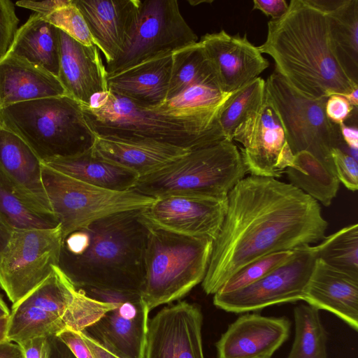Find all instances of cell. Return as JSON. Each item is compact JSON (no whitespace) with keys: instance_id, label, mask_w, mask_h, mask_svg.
<instances>
[{"instance_id":"obj_1","label":"cell","mask_w":358,"mask_h":358,"mask_svg":"<svg viewBox=\"0 0 358 358\" xmlns=\"http://www.w3.org/2000/svg\"><path fill=\"white\" fill-rule=\"evenodd\" d=\"M327 226L319 203L289 182L244 177L227 195L203 291L215 294L238 271L265 255L321 241Z\"/></svg>"},{"instance_id":"obj_2","label":"cell","mask_w":358,"mask_h":358,"mask_svg":"<svg viewBox=\"0 0 358 358\" xmlns=\"http://www.w3.org/2000/svg\"><path fill=\"white\" fill-rule=\"evenodd\" d=\"M142 209L102 217L62 238L58 267L75 287L141 293L149 231Z\"/></svg>"},{"instance_id":"obj_3","label":"cell","mask_w":358,"mask_h":358,"mask_svg":"<svg viewBox=\"0 0 358 358\" xmlns=\"http://www.w3.org/2000/svg\"><path fill=\"white\" fill-rule=\"evenodd\" d=\"M294 89L313 98L343 96L355 88L336 61L329 42L326 13L311 0H291L287 13L268 22L258 46Z\"/></svg>"},{"instance_id":"obj_4","label":"cell","mask_w":358,"mask_h":358,"mask_svg":"<svg viewBox=\"0 0 358 358\" xmlns=\"http://www.w3.org/2000/svg\"><path fill=\"white\" fill-rule=\"evenodd\" d=\"M230 95L215 107L166 111L141 107L108 91L81 106L97 136L155 141L194 150L227 139L220 117Z\"/></svg>"},{"instance_id":"obj_5","label":"cell","mask_w":358,"mask_h":358,"mask_svg":"<svg viewBox=\"0 0 358 358\" xmlns=\"http://www.w3.org/2000/svg\"><path fill=\"white\" fill-rule=\"evenodd\" d=\"M0 124L24 141L42 163L87 151L96 138L81 104L69 95L6 106L0 109Z\"/></svg>"},{"instance_id":"obj_6","label":"cell","mask_w":358,"mask_h":358,"mask_svg":"<svg viewBox=\"0 0 358 358\" xmlns=\"http://www.w3.org/2000/svg\"><path fill=\"white\" fill-rule=\"evenodd\" d=\"M246 172L238 147L229 140L191 150L140 177L133 190L155 199L170 196L224 200Z\"/></svg>"},{"instance_id":"obj_7","label":"cell","mask_w":358,"mask_h":358,"mask_svg":"<svg viewBox=\"0 0 358 358\" xmlns=\"http://www.w3.org/2000/svg\"><path fill=\"white\" fill-rule=\"evenodd\" d=\"M148 224L141 294L150 311L182 298L202 282L213 241L185 236Z\"/></svg>"},{"instance_id":"obj_8","label":"cell","mask_w":358,"mask_h":358,"mask_svg":"<svg viewBox=\"0 0 358 358\" xmlns=\"http://www.w3.org/2000/svg\"><path fill=\"white\" fill-rule=\"evenodd\" d=\"M265 96L281 122L294 155L308 152L335 171L331 150L336 148L345 150L347 145L339 126L326 115L328 98H313L300 93L276 71L265 81Z\"/></svg>"},{"instance_id":"obj_9","label":"cell","mask_w":358,"mask_h":358,"mask_svg":"<svg viewBox=\"0 0 358 358\" xmlns=\"http://www.w3.org/2000/svg\"><path fill=\"white\" fill-rule=\"evenodd\" d=\"M42 179L52 210L59 223L62 238L99 219L145 208L156 200L133 189L115 191L92 185L43 164Z\"/></svg>"},{"instance_id":"obj_10","label":"cell","mask_w":358,"mask_h":358,"mask_svg":"<svg viewBox=\"0 0 358 358\" xmlns=\"http://www.w3.org/2000/svg\"><path fill=\"white\" fill-rule=\"evenodd\" d=\"M197 41L176 0L141 1L136 24L122 50L106 66L108 78Z\"/></svg>"},{"instance_id":"obj_11","label":"cell","mask_w":358,"mask_h":358,"mask_svg":"<svg viewBox=\"0 0 358 358\" xmlns=\"http://www.w3.org/2000/svg\"><path fill=\"white\" fill-rule=\"evenodd\" d=\"M62 234L51 229L13 231L0 261V288L13 306L39 286L58 266Z\"/></svg>"},{"instance_id":"obj_12","label":"cell","mask_w":358,"mask_h":358,"mask_svg":"<svg viewBox=\"0 0 358 358\" xmlns=\"http://www.w3.org/2000/svg\"><path fill=\"white\" fill-rule=\"evenodd\" d=\"M316 259L314 246H300L286 262L252 284L229 293H215L213 303L227 312L240 313L303 300Z\"/></svg>"},{"instance_id":"obj_13","label":"cell","mask_w":358,"mask_h":358,"mask_svg":"<svg viewBox=\"0 0 358 358\" xmlns=\"http://www.w3.org/2000/svg\"><path fill=\"white\" fill-rule=\"evenodd\" d=\"M82 289L92 298L115 303L83 331L120 358H144L150 310L141 293Z\"/></svg>"},{"instance_id":"obj_14","label":"cell","mask_w":358,"mask_h":358,"mask_svg":"<svg viewBox=\"0 0 358 358\" xmlns=\"http://www.w3.org/2000/svg\"><path fill=\"white\" fill-rule=\"evenodd\" d=\"M232 141L242 145L240 152L250 176L276 178L292 166L294 155L265 93L263 103L236 128Z\"/></svg>"},{"instance_id":"obj_15","label":"cell","mask_w":358,"mask_h":358,"mask_svg":"<svg viewBox=\"0 0 358 358\" xmlns=\"http://www.w3.org/2000/svg\"><path fill=\"white\" fill-rule=\"evenodd\" d=\"M200 308L186 301L160 310L148 322L144 358H204Z\"/></svg>"},{"instance_id":"obj_16","label":"cell","mask_w":358,"mask_h":358,"mask_svg":"<svg viewBox=\"0 0 358 358\" xmlns=\"http://www.w3.org/2000/svg\"><path fill=\"white\" fill-rule=\"evenodd\" d=\"M227 199L170 196L142 209L150 225L180 235L215 241L222 224Z\"/></svg>"},{"instance_id":"obj_17","label":"cell","mask_w":358,"mask_h":358,"mask_svg":"<svg viewBox=\"0 0 358 358\" xmlns=\"http://www.w3.org/2000/svg\"><path fill=\"white\" fill-rule=\"evenodd\" d=\"M215 74L218 87L231 93L258 77L269 66L247 35H230L224 30L206 34L199 41Z\"/></svg>"},{"instance_id":"obj_18","label":"cell","mask_w":358,"mask_h":358,"mask_svg":"<svg viewBox=\"0 0 358 358\" xmlns=\"http://www.w3.org/2000/svg\"><path fill=\"white\" fill-rule=\"evenodd\" d=\"M289 330L285 317L243 315L216 343L217 358H271L287 340Z\"/></svg>"},{"instance_id":"obj_19","label":"cell","mask_w":358,"mask_h":358,"mask_svg":"<svg viewBox=\"0 0 358 358\" xmlns=\"http://www.w3.org/2000/svg\"><path fill=\"white\" fill-rule=\"evenodd\" d=\"M58 79L67 95L82 106L108 91V73L96 45L86 46L59 29Z\"/></svg>"},{"instance_id":"obj_20","label":"cell","mask_w":358,"mask_h":358,"mask_svg":"<svg viewBox=\"0 0 358 358\" xmlns=\"http://www.w3.org/2000/svg\"><path fill=\"white\" fill-rule=\"evenodd\" d=\"M106 64L122 50L136 24L141 0H73Z\"/></svg>"},{"instance_id":"obj_21","label":"cell","mask_w":358,"mask_h":358,"mask_svg":"<svg viewBox=\"0 0 358 358\" xmlns=\"http://www.w3.org/2000/svg\"><path fill=\"white\" fill-rule=\"evenodd\" d=\"M303 300L319 310L331 312L358 330V277L317 259Z\"/></svg>"},{"instance_id":"obj_22","label":"cell","mask_w":358,"mask_h":358,"mask_svg":"<svg viewBox=\"0 0 358 358\" xmlns=\"http://www.w3.org/2000/svg\"><path fill=\"white\" fill-rule=\"evenodd\" d=\"M92 150L96 156L134 172L139 178L163 168L191 151L155 141L97 136Z\"/></svg>"},{"instance_id":"obj_23","label":"cell","mask_w":358,"mask_h":358,"mask_svg":"<svg viewBox=\"0 0 358 358\" xmlns=\"http://www.w3.org/2000/svg\"><path fill=\"white\" fill-rule=\"evenodd\" d=\"M42 164L24 141L0 124V171L20 194L52 212L43 186Z\"/></svg>"},{"instance_id":"obj_24","label":"cell","mask_w":358,"mask_h":358,"mask_svg":"<svg viewBox=\"0 0 358 358\" xmlns=\"http://www.w3.org/2000/svg\"><path fill=\"white\" fill-rule=\"evenodd\" d=\"M172 54L149 60L108 77V91L143 108L160 106L167 99Z\"/></svg>"},{"instance_id":"obj_25","label":"cell","mask_w":358,"mask_h":358,"mask_svg":"<svg viewBox=\"0 0 358 358\" xmlns=\"http://www.w3.org/2000/svg\"><path fill=\"white\" fill-rule=\"evenodd\" d=\"M67 95L58 78L8 54L0 61V109L38 99Z\"/></svg>"},{"instance_id":"obj_26","label":"cell","mask_w":358,"mask_h":358,"mask_svg":"<svg viewBox=\"0 0 358 358\" xmlns=\"http://www.w3.org/2000/svg\"><path fill=\"white\" fill-rule=\"evenodd\" d=\"M327 14L332 52L347 77L358 85V0H311Z\"/></svg>"},{"instance_id":"obj_27","label":"cell","mask_w":358,"mask_h":358,"mask_svg":"<svg viewBox=\"0 0 358 358\" xmlns=\"http://www.w3.org/2000/svg\"><path fill=\"white\" fill-rule=\"evenodd\" d=\"M43 164L74 179L115 191L133 189L139 178L134 172L96 156L92 148L73 156L55 158Z\"/></svg>"},{"instance_id":"obj_28","label":"cell","mask_w":358,"mask_h":358,"mask_svg":"<svg viewBox=\"0 0 358 358\" xmlns=\"http://www.w3.org/2000/svg\"><path fill=\"white\" fill-rule=\"evenodd\" d=\"M8 54L22 58L58 76L59 29L38 13L17 30Z\"/></svg>"},{"instance_id":"obj_29","label":"cell","mask_w":358,"mask_h":358,"mask_svg":"<svg viewBox=\"0 0 358 358\" xmlns=\"http://www.w3.org/2000/svg\"><path fill=\"white\" fill-rule=\"evenodd\" d=\"M285 173L289 184L324 206H330L337 195L340 181L335 171L308 152L295 154L292 166Z\"/></svg>"},{"instance_id":"obj_30","label":"cell","mask_w":358,"mask_h":358,"mask_svg":"<svg viewBox=\"0 0 358 358\" xmlns=\"http://www.w3.org/2000/svg\"><path fill=\"white\" fill-rule=\"evenodd\" d=\"M0 221L13 231L51 229L59 226L52 212L20 194L1 171Z\"/></svg>"},{"instance_id":"obj_31","label":"cell","mask_w":358,"mask_h":358,"mask_svg":"<svg viewBox=\"0 0 358 358\" xmlns=\"http://www.w3.org/2000/svg\"><path fill=\"white\" fill-rule=\"evenodd\" d=\"M172 58L166 101L192 85H209L219 88L213 67L199 41L175 51Z\"/></svg>"},{"instance_id":"obj_32","label":"cell","mask_w":358,"mask_h":358,"mask_svg":"<svg viewBox=\"0 0 358 358\" xmlns=\"http://www.w3.org/2000/svg\"><path fill=\"white\" fill-rule=\"evenodd\" d=\"M8 317L7 340L20 344L37 337L57 336L67 329L57 316L41 308L16 304Z\"/></svg>"},{"instance_id":"obj_33","label":"cell","mask_w":358,"mask_h":358,"mask_svg":"<svg viewBox=\"0 0 358 358\" xmlns=\"http://www.w3.org/2000/svg\"><path fill=\"white\" fill-rule=\"evenodd\" d=\"M295 336L287 358H328L327 334L319 310L308 304L294 309Z\"/></svg>"},{"instance_id":"obj_34","label":"cell","mask_w":358,"mask_h":358,"mask_svg":"<svg viewBox=\"0 0 358 358\" xmlns=\"http://www.w3.org/2000/svg\"><path fill=\"white\" fill-rule=\"evenodd\" d=\"M316 257L328 266L358 277V224L346 226L314 246Z\"/></svg>"},{"instance_id":"obj_35","label":"cell","mask_w":358,"mask_h":358,"mask_svg":"<svg viewBox=\"0 0 358 358\" xmlns=\"http://www.w3.org/2000/svg\"><path fill=\"white\" fill-rule=\"evenodd\" d=\"M265 80L257 77L232 92L220 117L227 140L232 141L236 128L263 103Z\"/></svg>"},{"instance_id":"obj_36","label":"cell","mask_w":358,"mask_h":358,"mask_svg":"<svg viewBox=\"0 0 358 358\" xmlns=\"http://www.w3.org/2000/svg\"><path fill=\"white\" fill-rule=\"evenodd\" d=\"M231 93L222 92L209 85L188 87L173 98L156 108L161 110H192L215 107L224 101Z\"/></svg>"},{"instance_id":"obj_37","label":"cell","mask_w":358,"mask_h":358,"mask_svg":"<svg viewBox=\"0 0 358 358\" xmlns=\"http://www.w3.org/2000/svg\"><path fill=\"white\" fill-rule=\"evenodd\" d=\"M292 252H277L250 262L229 278L216 293H229L252 284L286 262Z\"/></svg>"},{"instance_id":"obj_38","label":"cell","mask_w":358,"mask_h":358,"mask_svg":"<svg viewBox=\"0 0 358 358\" xmlns=\"http://www.w3.org/2000/svg\"><path fill=\"white\" fill-rule=\"evenodd\" d=\"M43 17L50 24L78 42L86 46L95 45L87 24L73 0L69 4Z\"/></svg>"},{"instance_id":"obj_39","label":"cell","mask_w":358,"mask_h":358,"mask_svg":"<svg viewBox=\"0 0 358 358\" xmlns=\"http://www.w3.org/2000/svg\"><path fill=\"white\" fill-rule=\"evenodd\" d=\"M18 22L13 3L0 0V61L10 52L18 30Z\"/></svg>"},{"instance_id":"obj_40","label":"cell","mask_w":358,"mask_h":358,"mask_svg":"<svg viewBox=\"0 0 358 358\" xmlns=\"http://www.w3.org/2000/svg\"><path fill=\"white\" fill-rule=\"evenodd\" d=\"M331 158L336 175L349 190L355 192L358 189V163L347 152L336 148L331 150Z\"/></svg>"},{"instance_id":"obj_41","label":"cell","mask_w":358,"mask_h":358,"mask_svg":"<svg viewBox=\"0 0 358 358\" xmlns=\"http://www.w3.org/2000/svg\"><path fill=\"white\" fill-rule=\"evenodd\" d=\"M354 108H355L343 96L339 94H333L329 96L325 105L327 117L337 125L344 123Z\"/></svg>"},{"instance_id":"obj_42","label":"cell","mask_w":358,"mask_h":358,"mask_svg":"<svg viewBox=\"0 0 358 358\" xmlns=\"http://www.w3.org/2000/svg\"><path fill=\"white\" fill-rule=\"evenodd\" d=\"M57 336L69 348L76 358H94L80 331L65 329Z\"/></svg>"},{"instance_id":"obj_43","label":"cell","mask_w":358,"mask_h":358,"mask_svg":"<svg viewBox=\"0 0 358 358\" xmlns=\"http://www.w3.org/2000/svg\"><path fill=\"white\" fill-rule=\"evenodd\" d=\"M24 358H50L48 337H37L17 344Z\"/></svg>"},{"instance_id":"obj_44","label":"cell","mask_w":358,"mask_h":358,"mask_svg":"<svg viewBox=\"0 0 358 358\" xmlns=\"http://www.w3.org/2000/svg\"><path fill=\"white\" fill-rule=\"evenodd\" d=\"M71 0H47L42 1H19L16 5L19 7L32 10L43 16L48 15L56 10L69 4Z\"/></svg>"},{"instance_id":"obj_45","label":"cell","mask_w":358,"mask_h":358,"mask_svg":"<svg viewBox=\"0 0 358 358\" xmlns=\"http://www.w3.org/2000/svg\"><path fill=\"white\" fill-rule=\"evenodd\" d=\"M289 8V4L285 0H254L253 10H261L272 20L278 19L284 15Z\"/></svg>"},{"instance_id":"obj_46","label":"cell","mask_w":358,"mask_h":358,"mask_svg":"<svg viewBox=\"0 0 358 358\" xmlns=\"http://www.w3.org/2000/svg\"><path fill=\"white\" fill-rule=\"evenodd\" d=\"M48 340L50 347V358H76L57 336H50Z\"/></svg>"},{"instance_id":"obj_47","label":"cell","mask_w":358,"mask_h":358,"mask_svg":"<svg viewBox=\"0 0 358 358\" xmlns=\"http://www.w3.org/2000/svg\"><path fill=\"white\" fill-rule=\"evenodd\" d=\"M80 334L87 344L94 358H120L103 348L84 331H81Z\"/></svg>"},{"instance_id":"obj_48","label":"cell","mask_w":358,"mask_h":358,"mask_svg":"<svg viewBox=\"0 0 358 358\" xmlns=\"http://www.w3.org/2000/svg\"><path fill=\"white\" fill-rule=\"evenodd\" d=\"M339 126L340 131L344 143L350 148H358V131L356 127H350L345 123Z\"/></svg>"},{"instance_id":"obj_49","label":"cell","mask_w":358,"mask_h":358,"mask_svg":"<svg viewBox=\"0 0 358 358\" xmlns=\"http://www.w3.org/2000/svg\"><path fill=\"white\" fill-rule=\"evenodd\" d=\"M0 358H24L20 346L11 341L0 343Z\"/></svg>"},{"instance_id":"obj_50","label":"cell","mask_w":358,"mask_h":358,"mask_svg":"<svg viewBox=\"0 0 358 358\" xmlns=\"http://www.w3.org/2000/svg\"><path fill=\"white\" fill-rule=\"evenodd\" d=\"M13 231L0 221V261L10 241Z\"/></svg>"},{"instance_id":"obj_51","label":"cell","mask_w":358,"mask_h":358,"mask_svg":"<svg viewBox=\"0 0 358 358\" xmlns=\"http://www.w3.org/2000/svg\"><path fill=\"white\" fill-rule=\"evenodd\" d=\"M348 102L355 108L358 106V87L355 88L350 92L343 95Z\"/></svg>"},{"instance_id":"obj_52","label":"cell","mask_w":358,"mask_h":358,"mask_svg":"<svg viewBox=\"0 0 358 358\" xmlns=\"http://www.w3.org/2000/svg\"><path fill=\"white\" fill-rule=\"evenodd\" d=\"M8 323V317L0 320V343L8 341L7 340V328Z\"/></svg>"},{"instance_id":"obj_53","label":"cell","mask_w":358,"mask_h":358,"mask_svg":"<svg viewBox=\"0 0 358 358\" xmlns=\"http://www.w3.org/2000/svg\"><path fill=\"white\" fill-rule=\"evenodd\" d=\"M10 315V311L0 295V320L3 318H8Z\"/></svg>"},{"instance_id":"obj_54","label":"cell","mask_w":358,"mask_h":358,"mask_svg":"<svg viewBox=\"0 0 358 358\" xmlns=\"http://www.w3.org/2000/svg\"><path fill=\"white\" fill-rule=\"evenodd\" d=\"M257 358H267V357H257Z\"/></svg>"}]
</instances>
